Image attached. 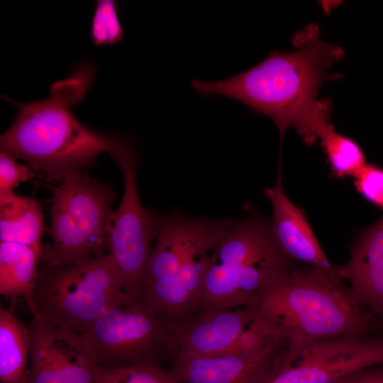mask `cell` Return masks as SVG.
Returning <instances> with one entry per match:
<instances>
[{
    "mask_svg": "<svg viewBox=\"0 0 383 383\" xmlns=\"http://www.w3.org/2000/svg\"><path fill=\"white\" fill-rule=\"evenodd\" d=\"M218 240L206 218L164 216L135 300L174 326L192 319Z\"/></svg>",
    "mask_w": 383,
    "mask_h": 383,
    "instance_id": "obj_3",
    "label": "cell"
},
{
    "mask_svg": "<svg viewBox=\"0 0 383 383\" xmlns=\"http://www.w3.org/2000/svg\"><path fill=\"white\" fill-rule=\"evenodd\" d=\"M336 273L353 302L383 321V216L357 238Z\"/></svg>",
    "mask_w": 383,
    "mask_h": 383,
    "instance_id": "obj_14",
    "label": "cell"
},
{
    "mask_svg": "<svg viewBox=\"0 0 383 383\" xmlns=\"http://www.w3.org/2000/svg\"><path fill=\"white\" fill-rule=\"evenodd\" d=\"M41 249L26 245L0 241V293L14 301L23 299L35 314L33 292Z\"/></svg>",
    "mask_w": 383,
    "mask_h": 383,
    "instance_id": "obj_16",
    "label": "cell"
},
{
    "mask_svg": "<svg viewBox=\"0 0 383 383\" xmlns=\"http://www.w3.org/2000/svg\"><path fill=\"white\" fill-rule=\"evenodd\" d=\"M354 177L358 192L383 209V169L366 164Z\"/></svg>",
    "mask_w": 383,
    "mask_h": 383,
    "instance_id": "obj_23",
    "label": "cell"
},
{
    "mask_svg": "<svg viewBox=\"0 0 383 383\" xmlns=\"http://www.w3.org/2000/svg\"><path fill=\"white\" fill-rule=\"evenodd\" d=\"M128 296L111 253L80 264L40 266L33 292L35 314L79 335Z\"/></svg>",
    "mask_w": 383,
    "mask_h": 383,
    "instance_id": "obj_7",
    "label": "cell"
},
{
    "mask_svg": "<svg viewBox=\"0 0 383 383\" xmlns=\"http://www.w3.org/2000/svg\"><path fill=\"white\" fill-rule=\"evenodd\" d=\"M289 346L257 353L177 357L167 370L177 383H268L281 371Z\"/></svg>",
    "mask_w": 383,
    "mask_h": 383,
    "instance_id": "obj_12",
    "label": "cell"
},
{
    "mask_svg": "<svg viewBox=\"0 0 383 383\" xmlns=\"http://www.w3.org/2000/svg\"><path fill=\"white\" fill-rule=\"evenodd\" d=\"M93 77L88 66L55 82L43 100L16 103L18 114L0 137L1 150L25 160L51 184L91 167L102 152L111 155L120 138L96 133L79 122L72 108L84 96Z\"/></svg>",
    "mask_w": 383,
    "mask_h": 383,
    "instance_id": "obj_2",
    "label": "cell"
},
{
    "mask_svg": "<svg viewBox=\"0 0 383 383\" xmlns=\"http://www.w3.org/2000/svg\"><path fill=\"white\" fill-rule=\"evenodd\" d=\"M296 264L275 243L270 222L253 214L233 222L210 253L196 313L255 307L265 291Z\"/></svg>",
    "mask_w": 383,
    "mask_h": 383,
    "instance_id": "obj_5",
    "label": "cell"
},
{
    "mask_svg": "<svg viewBox=\"0 0 383 383\" xmlns=\"http://www.w3.org/2000/svg\"><path fill=\"white\" fill-rule=\"evenodd\" d=\"M27 327L30 357L25 383H94V363L81 335L37 314Z\"/></svg>",
    "mask_w": 383,
    "mask_h": 383,
    "instance_id": "obj_11",
    "label": "cell"
},
{
    "mask_svg": "<svg viewBox=\"0 0 383 383\" xmlns=\"http://www.w3.org/2000/svg\"><path fill=\"white\" fill-rule=\"evenodd\" d=\"M318 139L335 177L355 176L367 164L360 145L335 132L331 123L320 132Z\"/></svg>",
    "mask_w": 383,
    "mask_h": 383,
    "instance_id": "obj_19",
    "label": "cell"
},
{
    "mask_svg": "<svg viewBox=\"0 0 383 383\" xmlns=\"http://www.w3.org/2000/svg\"><path fill=\"white\" fill-rule=\"evenodd\" d=\"M111 157L121 170L124 192L118 208L111 211L108 219V249L119 269L125 292L135 300L162 215L141 204L136 186V155L132 146L121 139Z\"/></svg>",
    "mask_w": 383,
    "mask_h": 383,
    "instance_id": "obj_9",
    "label": "cell"
},
{
    "mask_svg": "<svg viewBox=\"0 0 383 383\" xmlns=\"http://www.w3.org/2000/svg\"><path fill=\"white\" fill-rule=\"evenodd\" d=\"M91 35L96 45H112L123 38L116 3L113 0L97 1L92 18Z\"/></svg>",
    "mask_w": 383,
    "mask_h": 383,
    "instance_id": "obj_21",
    "label": "cell"
},
{
    "mask_svg": "<svg viewBox=\"0 0 383 383\" xmlns=\"http://www.w3.org/2000/svg\"><path fill=\"white\" fill-rule=\"evenodd\" d=\"M94 383H177L167 370L159 367L105 368L93 366Z\"/></svg>",
    "mask_w": 383,
    "mask_h": 383,
    "instance_id": "obj_20",
    "label": "cell"
},
{
    "mask_svg": "<svg viewBox=\"0 0 383 383\" xmlns=\"http://www.w3.org/2000/svg\"><path fill=\"white\" fill-rule=\"evenodd\" d=\"M174 326L131 297L108 309L82 335L94 365L159 367L172 358Z\"/></svg>",
    "mask_w": 383,
    "mask_h": 383,
    "instance_id": "obj_8",
    "label": "cell"
},
{
    "mask_svg": "<svg viewBox=\"0 0 383 383\" xmlns=\"http://www.w3.org/2000/svg\"><path fill=\"white\" fill-rule=\"evenodd\" d=\"M10 309L0 307V382L25 383L30 357L27 325Z\"/></svg>",
    "mask_w": 383,
    "mask_h": 383,
    "instance_id": "obj_18",
    "label": "cell"
},
{
    "mask_svg": "<svg viewBox=\"0 0 383 383\" xmlns=\"http://www.w3.org/2000/svg\"><path fill=\"white\" fill-rule=\"evenodd\" d=\"M335 383H383V365L356 371Z\"/></svg>",
    "mask_w": 383,
    "mask_h": 383,
    "instance_id": "obj_24",
    "label": "cell"
},
{
    "mask_svg": "<svg viewBox=\"0 0 383 383\" xmlns=\"http://www.w3.org/2000/svg\"><path fill=\"white\" fill-rule=\"evenodd\" d=\"M44 226L42 207L34 196L0 193V241L41 249Z\"/></svg>",
    "mask_w": 383,
    "mask_h": 383,
    "instance_id": "obj_17",
    "label": "cell"
},
{
    "mask_svg": "<svg viewBox=\"0 0 383 383\" xmlns=\"http://www.w3.org/2000/svg\"><path fill=\"white\" fill-rule=\"evenodd\" d=\"M48 187L52 242L42 245L40 266L80 264L107 254L106 226L116 198L112 186L76 170Z\"/></svg>",
    "mask_w": 383,
    "mask_h": 383,
    "instance_id": "obj_6",
    "label": "cell"
},
{
    "mask_svg": "<svg viewBox=\"0 0 383 383\" xmlns=\"http://www.w3.org/2000/svg\"><path fill=\"white\" fill-rule=\"evenodd\" d=\"M29 165L20 163L10 154L0 152V193L14 192L21 183L39 177Z\"/></svg>",
    "mask_w": 383,
    "mask_h": 383,
    "instance_id": "obj_22",
    "label": "cell"
},
{
    "mask_svg": "<svg viewBox=\"0 0 383 383\" xmlns=\"http://www.w3.org/2000/svg\"><path fill=\"white\" fill-rule=\"evenodd\" d=\"M271 382H272V381H271ZM271 382H268V383H271Z\"/></svg>",
    "mask_w": 383,
    "mask_h": 383,
    "instance_id": "obj_25",
    "label": "cell"
},
{
    "mask_svg": "<svg viewBox=\"0 0 383 383\" xmlns=\"http://www.w3.org/2000/svg\"><path fill=\"white\" fill-rule=\"evenodd\" d=\"M281 162L282 156L275 184L266 187L264 191L272 207V218L270 222L272 237L291 261L321 270L340 280L336 266L327 258L304 213L286 196L282 182Z\"/></svg>",
    "mask_w": 383,
    "mask_h": 383,
    "instance_id": "obj_13",
    "label": "cell"
},
{
    "mask_svg": "<svg viewBox=\"0 0 383 383\" xmlns=\"http://www.w3.org/2000/svg\"><path fill=\"white\" fill-rule=\"evenodd\" d=\"M292 43L294 50H272L265 60L235 76L214 82L193 79L190 84L201 95L228 97L269 116L281 141L292 127L306 145H311L332 110L330 99H316L318 90L330 78L328 70L343 57L344 51L323 40L314 23L295 33Z\"/></svg>",
    "mask_w": 383,
    "mask_h": 383,
    "instance_id": "obj_1",
    "label": "cell"
},
{
    "mask_svg": "<svg viewBox=\"0 0 383 383\" xmlns=\"http://www.w3.org/2000/svg\"><path fill=\"white\" fill-rule=\"evenodd\" d=\"M383 365V337L350 334L291 342L287 360L271 383H335Z\"/></svg>",
    "mask_w": 383,
    "mask_h": 383,
    "instance_id": "obj_10",
    "label": "cell"
},
{
    "mask_svg": "<svg viewBox=\"0 0 383 383\" xmlns=\"http://www.w3.org/2000/svg\"><path fill=\"white\" fill-rule=\"evenodd\" d=\"M256 315L254 306L196 313L174 327L172 360L226 353Z\"/></svg>",
    "mask_w": 383,
    "mask_h": 383,
    "instance_id": "obj_15",
    "label": "cell"
},
{
    "mask_svg": "<svg viewBox=\"0 0 383 383\" xmlns=\"http://www.w3.org/2000/svg\"><path fill=\"white\" fill-rule=\"evenodd\" d=\"M255 308L291 342L372 334L379 323L353 302L339 279L299 264L277 278Z\"/></svg>",
    "mask_w": 383,
    "mask_h": 383,
    "instance_id": "obj_4",
    "label": "cell"
}]
</instances>
